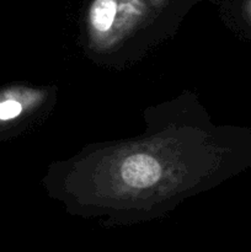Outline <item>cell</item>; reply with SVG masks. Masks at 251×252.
<instances>
[{
	"label": "cell",
	"mask_w": 251,
	"mask_h": 252,
	"mask_svg": "<svg viewBox=\"0 0 251 252\" xmlns=\"http://www.w3.org/2000/svg\"><path fill=\"white\" fill-rule=\"evenodd\" d=\"M122 177L129 186L145 189L154 185L159 180L160 165L150 155H132L123 162Z\"/></svg>",
	"instance_id": "cell-1"
},
{
	"label": "cell",
	"mask_w": 251,
	"mask_h": 252,
	"mask_svg": "<svg viewBox=\"0 0 251 252\" xmlns=\"http://www.w3.org/2000/svg\"><path fill=\"white\" fill-rule=\"evenodd\" d=\"M117 14L116 0H95L91 5L90 20L98 31H107L112 26Z\"/></svg>",
	"instance_id": "cell-2"
},
{
	"label": "cell",
	"mask_w": 251,
	"mask_h": 252,
	"mask_svg": "<svg viewBox=\"0 0 251 252\" xmlns=\"http://www.w3.org/2000/svg\"><path fill=\"white\" fill-rule=\"evenodd\" d=\"M22 110V106L15 100L0 101V121H9L17 117Z\"/></svg>",
	"instance_id": "cell-3"
}]
</instances>
